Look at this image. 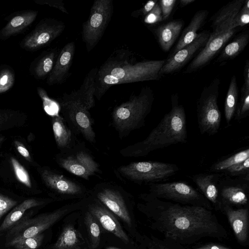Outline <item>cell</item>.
<instances>
[{"label":"cell","instance_id":"obj_1","mask_svg":"<svg viewBox=\"0 0 249 249\" xmlns=\"http://www.w3.org/2000/svg\"><path fill=\"white\" fill-rule=\"evenodd\" d=\"M142 207L151 216L152 226L178 245H190L203 238H225L227 232L211 210L183 205L142 194Z\"/></svg>","mask_w":249,"mask_h":249},{"label":"cell","instance_id":"obj_2","mask_svg":"<svg viewBox=\"0 0 249 249\" xmlns=\"http://www.w3.org/2000/svg\"><path fill=\"white\" fill-rule=\"evenodd\" d=\"M165 60L137 61L128 50L114 51L98 69L94 97L100 101L113 85L160 79V72Z\"/></svg>","mask_w":249,"mask_h":249},{"label":"cell","instance_id":"obj_3","mask_svg":"<svg viewBox=\"0 0 249 249\" xmlns=\"http://www.w3.org/2000/svg\"><path fill=\"white\" fill-rule=\"evenodd\" d=\"M171 108L158 125L143 140L127 146L119 151L124 158H139L150 153L177 143L187 142L186 116L183 106L177 93L171 96Z\"/></svg>","mask_w":249,"mask_h":249},{"label":"cell","instance_id":"obj_4","mask_svg":"<svg viewBox=\"0 0 249 249\" xmlns=\"http://www.w3.org/2000/svg\"><path fill=\"white\" fill-rule=\"evenodd\" d=\"M154 101L153 91L147 86L143 87L138 95H131L127 101L114 108L111 113V125L120 139L145 125Z\"/></svg>","mask_w":249,"mask_h":249},{"label":"cell","instance_id":"obj_5","mask_svg":"<svg viewBox=\"0 0 249 249\" xmlns=\"http://www.w3.org/2000/svg\"><path fill=\"white\" fill-rule=\"evenodd\" d=\"M57 103L65 122L76 135H81L91 144L96 142V133L89 109L79 97L76 90L64 93Z\"/></svg>","mask_w":249,"mask_h":249},{"label":"cell","instance_id":"obj_6","mask_svg":"<svg viewBox=\"0 0 249 249\" xmlns=\"http://www.w3.org/2000/svg\"><path fill=\"white\" fill-rule=\"evenodd\" d=\"M179 170L175 164L158 161L132 162L114 170L118 178L139 185L160 183L168 180Z\"/></svg>","mask_w":249,"mask_h":249},{"label":"cell","instance_id":"obj_7","mask_svg":"<svg viewBox=\"0 0 249 249\" xmlns=\"http://www.w3.org/2000/svg\"><path fill=\"white\" fill-rule=\"evenodd\" d=\"M220 80L213 79L205 86L196 102L198 127L201 134L214 135L218 133L221 113L218 105Z\"/></svg>","mask_w":249,"mask_h":249},{"label":"cell","instance_id":"obj_8","mask_svg":"<svg viewBox=\"0 0 249 249\" xmlns=\"http://www.w3.org/2000/svg\"><path fill=\"white\" fill-rule=\"evenodd\" d=\"M55 161L68 172L86 180L102 173L100 164L82 142L78 141L71 148L60 151Z\"/></svg>","mask_w":249,"mask_h":249},{"label":"cell","instance_id":"obj_9","mask_svg":"<svg viewBox=\"0 0 249 249\" xmlns=\"http://www.w3.org/2000/svg\"><path fill=\"white\" fill-rule=\"evenodd\" d=\"M150 196L183 205L201 206L212 210L210 202L193 186L183 181L148 184Z\"/></svg>","mask_w":249,"mask_h":249},{"label":"cell","instance_id":"obj_10","mask_svg":"<svg viewBox=\"0 0 249 249\" xmlns=\"http://www.w3.org/2000/svg\"><path fill=\"white\" fill-rule=\"evenodd\" d=\"M113 12L112 0H96L91 7L89 15L82 25V38L88 53L101 40Z\"/></svg>","mask_w":249,"mask_h":249},{"label":"cell","instance_id":"obj_11","mask_svg":"<svg viewBox=\"0 0 249 249\" xmlns=\"http://www.w3.org/2000/svg\"><path fill=\"white\" fill-rule=\"evenodd\" d=\"M69 210L64 207L54 212L45 213L32 218L19 221L10 229L7 245L13 246L15 243L28 238L42 233L58 221Z\"/></svg>","mask_w":249,"mask_h":249},{"label":"cell","instance_id":"obj_12","mask_svg":"<svg viewBox=\"0 0 249 249\" xmlns=\"http://www.w3.org/2000/svg\"><path fill=\"white\" fill-rule=\"evenodd\" d=\"M90 195L128 226H131V219L126 201L127 193L121 186L113 182L99 183L90 190Z\"/></svg>","mask_w":249,"mask_h":249},{"label":"cell","instance_id":"obj_13","mask_svg":"<svg viewBox=\"0 0 249 249\" xmlns=\"http://www.w3.org/2000/svg\"><path fill=\"white\" fill-rule=\"evenodd\" d=\"M40 174L45 185L60 198H81L90 194V190L84 184L57 170L44 167Z\"/></svg>","mask_w":249,"mask_h":249},{"label":"cell","instance_id":"obj_14","mask_svg":"<svg viewBox=\"0 0 249 249\" xmlns=\"http://www.w3.org/2000/svg\"><path fill=\"white\" fill-rule=\"evenodd\" d=\"M65 28V23L62 21L53 18L42 19L22 39L19 45L27 51H36L51 44Z\"/></svg>","mask_w":249,"mask_h":249},{"label":"cell","instance_id":"obj_15","mask_svg":"<svg viewBox=\"0 0 249 249\" xmlns=\"http://www.w3.org/2000/svg\"><path fill=\"white\" fill-rule=\"evenodd\" d=\"M219 207L227 205L232 207L248 204L249 175L233 178L223 175L219 182Z\"/></svg>","mask_w":249,"mask_h":249},{"label":"cell","instance_id":"obj_16","mask_svg":"<svg viewBox=\"0 0 249 249\" xmlns=\"http://www.w3.org/2000/svg\"><path fill=\"white\" fill-rule=\"evenodd\" d=\"M237 31L238 29L236 28L221 32L211 33L205 46L190 63L184 72L189 73L196 71L208 64Z\"/></svg>","mask_w":249,"mask_h":249},{"label":"cell","instance_id":"obj_17","mask_svg":"<svg viewBox=\"0 0 249 249\" xmlns=\"http://www.w3.org/2000/svg\"><path fill=\"white\" fill-rule=\"evenodd\" d=\"M211 32L205 30L198 33L195 39L178 52L171 54L165 60L160 74H172L181 69L195 54L206 44Z\"/></svg>","mask_w":249,"mask_h":249},{"label":"cell","instance_id":"obj_18","mask_svg":"<svg viewBox=\"0 0 249 249\" xmlns=\"http://www.w3.org/2000/svg\"><path fill=\"white\" fill-rule=\"evenodd\" d=\"M75 45L73 41L67 43L59 53L53 69L47 79L49 86L61 84L65 82L70 74L72 64Z\"/></svg>","mask_w":249,"mask_h":249},{"label":"cell","instance_id":"obj_19","mask_svg":"<svg viewBox=\"0 0 249 249\" xmlns=\"http://www.w3.org/2000/svg\"><path fill=\"white\" fill-rule=\"evenodd\" d=\"M223 175L222 173L210 172L189 176L197 189L216 209L219 207V182Z\"/></svg>","mask_w":249,"mask_h":249},{"label":"cell","instance_id":"obj_20","mask_svg":"<svg viewBox=\"0 0 249 249\" xmlns=\"http://www.w3.org/2000/svg\"><path fill=\"white\" fill-rule=\"evenodd\" d=\"M88 209L105 229L125 243L128 242V237L120 223L114 215L96 198L93 197L92 201L88 205Z\"/></svg>","mask_w":249,"mask_h":249},{"label":"cell","instance_id":"obj_21","mask_svg":"<svg viewBox=\"0 0 249 249\" xmlns=\"http://www.w3.org/2000/svg\"><path fill=\"white\" fill-rule=\"evenodd\" d=\"M227 216L237 241L245 243L248 238L249 218L248 208L234 209L227 205L220 206L219 209Z\"/></svg>","mask_w":249,"mask_h":249},{"label":"cell","instance_id":"obj_22","mask_svg":"<svg viewBox=\"0 0 249 249\" xmlns=\"http://www.w3.org/2000/svg\"><path fill=\"white\" fill-rule=\"evenodd\" d=\"M14 14L0 30V40H5L24 32L35 20L38 11L25 10Z\"/></svg>","mask_w":249,"mask_h":249},{"label":"cell","instance_id":"obj_23","mask_svg":"<svg viewBox=\"0 0 249 249\" xmlns=\"http://www.w3.org/2000/svg\"><path fill=\"white\" fill-rule=\"evenodd\" d=\"M51 122L55 141L60 151L71 148L78 141L62 116L58 114L52 117Z\"/></svg>","mask_w":249,"mask_h":249},{"label":"cell","instance_id":"obj_24","mask_svg":"<svg viewBox=\"0 0 249 249\" xmlns=\"http://www.w3.org/2000/svg\"><path fill=\"white\" fill-rule=\"evenodd\" d=\"M246 0H234L222 7L210 19L213 32H224L228 24L240 11Z\"/></svg>","mask_w":249,"mask_h":249},{"label":"cell","instance_id":"obj_25","mask_svg":"<svg viewBox=\"0 0 249 249\" xmlns=\"http://www.w3.org/2000/svg\"><path fill=\"white\" fill-rule=\"evenodd\" d=\"M184 22L174 20L158 27L154 30L159 44L164 52L168 51L178 37Z\"/></svg>","mask_w":249,"mask_h":249},{"label":"cell","instance_id":"obj_26","mask_svg":"<svg viewBox=\"0 0 249 249\" xmlns=\"http://www.w3.org/2000/svg\"><path fill=\"white\" fill-rule=\"evenodd\" d=\"M207 10L197 11L192 18L188 25L183 30L172 54L192 42L197 36V31L204 25L208 18Z\"/></svg>","mask_w":249,"mask_h":249},{"label":"cell","instance_id":"obj_27","mask_svg":"<svg viewBox=\"0 0 249 249\" xmlns=\"http://www.w3.org/2000/svg\"><path fill=\"white\" fill-rule=\"evenodd\" d=\"M58 54L56 48L43 52L31 64L29 71L36 79L48 77L54 66Z\"/></svg>","mask_w":249,"mask_h":249},{"label":"cell","instance_id":"obj_28","mask_svg":"<svg viewBox=\"0 0 249 249\" xmlns=\"http://www.w3.org/2000/svg\"><path fill=\"white\" fill-rule=\"evenodd\" d=\"M249 42V31L247 30L240 33L225 46L215 61L222 63L234 59L243 52Z\"/></svg>","mask_w":249,"mask_h":249},{"label":"cell","instance_id":"obj_29","mask_svg":"<svg viewBox=\"0 0 249 249\" xmlns=\"http://www.w3.org/2000/svg\"><path fill=\"white\" fill-rule=\"evenodd\" d=\"M44 203V201L34 198H29L24 200L14 208L6 216L0 226V232L10 229L18 223L27 210L40 206Z\"/></svg>","mask_w":249,"mask_h":249},{"label":"cell","instance_id":"obj_30","mask_svg":"<svg viewBox=\"0 0 249 249\" xmlns=\"http://www.w3.org/2000/svg\"><path fill=\"white\" fill-rule=\"evenodd\" d=\"M98 71L97 68H93L86 74L80 88L76 90L83 102L89 109L95 106V81Z\"/></svg>","mask_w":249,"mask_h":249},{"label":"cell","instance_id":"obj_31","mask_svg":"<svg viewBox=\"0 0 249 249\" xmlns=\"http://www.w3.org/2000/svg\"><path fill=\"white\" fill-rule=\"evenodd\" d=\"M239 90L236 78L233 75L230 80L224 103V115L227 126L231 125L238 102Z\"/></svg>","mask_w":249,"mask_h":249},{"label":"cell","instance_id":"obj_32","mask_svg":"<svg viewBox=\"0 0 249 249\" xmlns=\"http://www.w3.org/2000/svg\"><path fill=\"white\" fill-rule=\"evenodd\" d=\"M80 234L71 225L64 228L56 243L54 249H77L80 244Z\"/></svg>","mask_w":249,"mask_h":249},{"label":"cell","instance_id":"obj_33","mask_svg":"<svg viewBox=\"0 0 249 249\" xmlns=\"http://www.w3.org/2000/svg\"><path fill=\"white\" fill-rule=\"evenodd\" d=\"M249 158V148L240 150L226 158L221 159L213 164L210 172L221 173L228 168Z\"/></svg>","mask_w":249,"mask_h":249},{"label":"cell","instance_id":"obj_34","mask_svg":"<svg viewBox=\"0 0 249 249\" xmlns=\"http://www.w3.org/2000/svg\"><path fill=\"white\" fill-rule=\"evenodd\" d=\"M85 222L88 231L92 249L97 248L100 241V229L94 216L89 211L85 213Z\"/></svg>","mask_w":249,"mask_h":249},{"label":"cell","instance_id":"obj_35","mask_svg":"<svg viewBox=\"0 0 249 249\" xmlns=\"http://www.w3.org/2000/svg\"><path fill=\"white\" fill-rule=\"evenodd\" d=\"M249 115V88L243 85L241 89V96L238 102L234 119L238 122L247 118Z\"/></svg>","mask_w":249,"mask_h":249},{"label":"cell","instance_id":"obj_36","mask_svg":"<svg viewBox=\"0 0 249 249\" xmlns=\"http://www.w3.org/2000/svg\"><path fill=\"white\" fill-rule=\"evenodd\" d=\"M15 82L14 70L7 65H3L0 69V94L10 89Z\"/></svg>","mask_w":249,"mask_h":249},{"label":"cell","instance_id":"obj_37","mask_svg":"<svg viewBox=\"0 0 249 249\" xmlns=\"http://www.w3.org/2000/svg\"><path fill=\"white\" fill-rule=\"evenodd\" d=\"M249 22V0H246L242 8L234 18L228 24L224 31L231 29L242 27Z\"/></svg>","mask_w":249,"mask_h":249},{"label":"cell","instance_id":"obj_38","mask_svg":"<svg viewBox=\"0 0 249 249\" xmlns=\"http://www.w3.org/2000/svg\"><path fill=\"white\" fill-rule=\"evenodd\" d=\"M37 91L42 101L44 109L46 113L51 117L59 114V107L58 103L51 99L43 89L37 87Z\"/></svg>","mask_w":249,"mask_h":249},{"label":"cell","instance_id":"obj_39","mask_svg":"<svg viewBox=\"0 0 249 249\" xmlns=\"http://www.w3.org/2000/svg\"><path fill=\"white\" fill-rule=\"evenodd\" d=\"M221 173L224 176L233 178L249 175V158L228 168Z\"/></svg>","mask_w":249,"mask_h":249},{"label":"cell","instance_id":"obj_40","mask_svg":"<svg viewBox=\"0 0 249 249\" xmlns=\"http://www.w3.org/2000/svg\"><path fill=\"white\" fill-rule=\"evenodd\" d=\"M11 161L15 174L18 181L26 186L31 188V180L27 171L16 159L11 158Z\"/></svg>","mask_w":249,"mask_h":249},{"label":"cell","instance_id":"obj_41","mask_svg":"<svg viewBox=\"0 0 249 249\" xmlns=\"http://www.w3.org/2000/svg\"><path fill=\"white\" fill-rule=\"evenodd\" d=\"M44 235L42 233L22 240L13 245L17 249H37L41 245Z\"/></svg>","mask_w":249,"mask_h":249},{"label":"cell","instance_id":"obj_42","mask_svg":"<svg viewBox=\"0 0 249 249\" xmlns=\"http://www.w3.org/2000/svg\"><path fill=\"white\" fill-rule=\"evenodd\" d=\"M162 13L159 1L152 10L144 18V22L153 24L162 21Z\"/></svg>","mask_w":249,"mask_h":249},{"label":"cell","instance_id":"obj_43","mask_svg":"<svg viewBox=\"0 0 249 249\" xmlns=\"http://www.w3.org/2000/svg\"><path fill=\"white\" fill-rule=\"evenodd\" d=\"M17 114V112L11 110L0 109V131L11 126L10 124Z\"/></svg>","mask_w":249,"mask_h":249},{"label":"cell","instance_id":"obj_44","mask_svg":"<svg viewBox=\"0 0 249 249\" xmlns=\"http://www.w3.org/2000/svg\"><path fill=\"white\" fill-rule=\"evenodd\" d=\"M17 204L16 201L0 194V219Z\"/></svg>","mask_w":249,"mask_h":249},{"label":"cell","instance_id":"obj_45","mask_svg":"<svg viewBox=\"0 0 249 249\" xmlns=\"http://www.w3.org/2000/svg\"><path fill=\"white\" fill-rule=\"evenodd\" d=\"M177 1V0H161L159 1L163 20H166L169 18Z\"/></svg>","mask_w":249,"mask_h":249},{"label":"cell","instance_id":"obj_46","mask_svg":"<svg viewBox=\"0 0 249 249\" xmlns=\"http://www.w3.org/2000/svg\"><path fill=\"white\" fill-rule=\"evenodd\" d=\"M35 3L39 5H47L55 8L67 14L69 12L66 9L62 0H34Z\"/></svg>","mask_w":249,"mask_h":249},{"label":"cell","instance_id":"obj_47","mask_svg":"<svg viewBox=\"0 0 249 249\" xmlns=\"http://www.w3.org/2000/svg\"><path fill=\"white\" fill-rule=\"evenodd\" d=\"M158 0H149L147 2L143 7L136 11L133 12L131 15L134 17H137L139 16H142L144 17L146 16L154 7Z\"/></svg>","mask_w":249,"mask_h":249},{"label":"cell","instance_id":"obj_48","mask_svg":"<svg viewBox=\"0 0 249 249\" xmlns=\"http://www.w3.org/2000/svg\"><path fill=\"white\" fill-rule=\"evenodd\" d=\"M174 246L167 244V242L155 239L151 241L146 249H176Z\"/></svg>","mask_w":249,"mask_h":249},{"label":"cell","instance_id":"obj_49","mask_svg":"<svg viewBox=\"0 0 249 249\" xmlns=\"http://www.w3.org/2000/svg\"><path fill=\"white\" fill-rule=\"evenodd\" d=\"M15 147L18 153L24 157L27 160L31 161V157L28 149L25 147L24 145L20 142L15 141L14 142Z\"/></svg>","mask_w":249,"mask_h":249},{"label":"cell","instance_id":"obj_50","mask_svg":"<svg viewBox=\"0 0 249 249\" xmlns=\"http://www.w3.org/2000/svg\"><path fill=\"white\" fill-rule=\"evenodd\" d=\"M243 76L244 79V83L243 85L249 88V60L247 59L245 62L244 68Z\"/></svg>","mask_w":249,"mask_h":249},{"label":"cell","instance_id":"obj_51","mask_svg":"<svg viewBox=\"0 0 249 249\" xmlns=\"http://www.w3.org/2000/svg\"><path fill=\"white\" fill-rule=\"evenodd\" d=\"M194 249H232L221 244H208Z\"/></svg>","mask_w":249,"mask_h":249},{"label":"cell","instance_id":"obj_52","mask_svg":"<svg viewBox=\"0 0 249 249\" xmlns=\"http://www.w3.org/2000/svg\"><path fill=\"white\" fill-rule=\"evenodd\" d=\"M195 1V0H180L179 5L181 7H183Z\"/></svg>","mask_w":249,"mask_h":249},{"label":"cell","instance_id":"obj_53","mask_svg":"<svg viewBox=\"0 0 249 249\" xmlns=\"http://www.w3.org/2000/svg\"><path fill=\"white\" fill-rule=\"evenodd\" d=\"M106 249H121L115 248V247H108V248H107Z\"/></svg>","mask_w":249,"mask_h":249},{"label":"cell","instance_id":"obj_54","mask_svg":"<svg viewBox=\"0 0 249 249\" xmlns=\"http://www.w3.org/2000/svg\"><path fill=\"white\" fill-rule=\"evenodd\" d=\"M2 140V138L0 137V142Z\"/></svg>","mask_w":249,"mask_h":249}]
</instances>
